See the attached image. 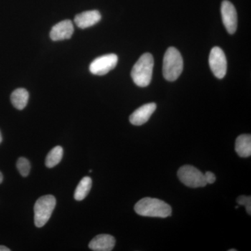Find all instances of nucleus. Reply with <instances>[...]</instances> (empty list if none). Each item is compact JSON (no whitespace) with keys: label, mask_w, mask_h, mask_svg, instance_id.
I'll list each match as a JSON object with an SVG mask.
<instances>
[{"label":"nucleus","mask_w":251,"mask_h":251,"mask_svg":"<svg viewBox=\"0 0 251 251\" xmlns=\"http://www.w3.org/2000/svg\"><path fill=\"white\" fill-rule=\"evenodd\" d=\"M74 32V24L70 20L61 21L51 29L50 37L52 41H62L69 39Z\"/></svg>","instance_id":"9"},{"label":"nucleus","mask_w":251,"mask_h":251,"mask_svg":"<svg viewBox=\"0 0 251 251\" xmlns=\"http://www.w3.org/2000/svg\"><path fill=\"white\" fill-rule=\"evenodd\" d=\"M134 209L138 215L148 217L164 219L172 214L171 206L157 198H143L135 204Z\"/></svg>","instance_id":"1"},{"label":"nucleus","mask_w":251,"mask_h":251,"mask_svg":"<svg viewBox=\"0 0 251 251\" xmlns=\"http://www.w3.org/2000/svg\"><path fill=\"white\" fill-rule=\"evenodd\" d=\"M204 175V178H205L206 184H214L216 181V176L214 173H211V172H206Z\"/></svg>","instance_id":"19"},{"label":"nucleus","mask_w":251,"mask_h":251,"mask_svg":"<svg viewBox=\"0 0 251 251\" xmlns=\"http://www.w3.org/2000/svg\"><path fill=\"white\" fill-rule=\"evenodd\" d=\"M118 57L115 54H108L100 56L92 61L90 71L94 75H103L108 74L116 67Z\"/></svg>","instance_id":"7"},{"label":"nucleus","mask_w":251,"mask_h":251,"mask_svg":"<svg viewBox=\"0 0 251 251\" xmlns=\"http://www.w3.org/2000/svg\"><path fill=\"white\" fill-rule=\"evenodd\" d=\"M237 202L239 205L245 206L246 209L249 215L251 214V196H239L237 199Z\"/></svg>","instance_id":"18"},{"label":"nucleus","mask_w":251,"mask_h":251,"mask_svg":"<svg viewBox=\"0 0 251 251\" xmlns=\"http://www.w3.org/2000/svg\"><path fill=\"white\" fill-rule=\"evenodd\" d=\"M101 19V15L97 10L84 11L76 15L74 18V22L77 27L80 29H86L92 27L98 23Z\"/></svg>","instance_id":"11"},{"label":"nucleus","mask_w":251,"mask_h":251,"mask_svg":"<svg viewBox=\"0 0 251 251\" xmlns=\"http://www.w3.org/2000/svg\"><path fill=\"white\" fill-rule=\"evenodd\" d=\"M221 16L226 30L230 34L235 33L237 28V13L230 1L224 0L221 4Z\"/></svg>","instance_id":"8"},{"label":"nucleus","mask_w":251,"mask_h":251,"mask_svg":"<svg viewBox=\"0 0 251 251\" xmlns=\"http://www.w3.org/2000/svg\"><path fill=\"white\" fill-rule=\"evenodd\" d=\"M9 248L4 247V246H0V251H10Z\"/></svg>","instance_id":"20"},{"label":"nucleus","mask_w":251,"mask_h":251,"mask_svg":"<svg viewBox=\"0 0 251 251\" xmlns=\"http://www.w3.org/2000/svg\"><path fill=\"white\" fill-rule=\"evenodd\" d=\"M153 57L150 53L143 54L133 66L131 75L133 82L140 87H148L152 78Z\"/></svg>","instance_id":"2"},{"label":"nucleus","mask_w":251,"mask_h":251,"mask_svg":"<svg viewBox=\"0 0 251 251\" xmlns=\"http://www.w3.org/2000/svg\"><path fill=\"white\" fill-rule=\"evenodd\" d=\"M64 150L61 146L54 147L50 151L46 158V166L49 168H54L62 161Z\"/></svg>","instance_id":"16"},{"label":"nucleus","mask_w":251,"mask_h":251,"mask_svg":"<svg viewBox=\"0 0 251 251\" xmlns=\"http://www.w3.org/2000/svg\"><path fill=\"white\" fill-rule=\"evenodd\" d=\"M235 151L239 156L248 158L251 155V135H239L236 140Z\"/></svg>","instance_id":"13"},{"label":"nucleus","mask_w":251,"mask_h":251,"mask_svg":"<svg viewBox=\"0 0 251 251\" xmlns=\"http://www.w3.org/2000/svg\"><path fill=\"white\" fill-rule=\"evenodd\" d=\"M2 141V137H1V132H0V143Z\"/></svg>","instance_id":"22"},{"label":"nucleus","mask_w":251,"mask_h":251,"mask_svg":"<svg viewBox=\"0 0 251 251\" xmlns=\"http://www.w3.org/2000/svg\"><path fill=\"white\" fill-rule=\"evenodd\" d=\"M235 208H236V209H238V208H239V206H236Z\"/></svg>","instance_id":"24"},{"label":"nucleus","mask_w":251,"mask_h":251,"mask_svg":"<svg viewBox=\"0 0 251 251\" xmlns=\"http://www.w3.org/2000/svg\"><path fill=\"white\" fill-rule=\"evenodd\" d=\"M115 246V237L110 234H99L89 244V248L94 251H110Z\"/></svg>","instance_id":"12"},{"label":"nucleus","mask_w":251,"mask_h":251,"mask_svg":"<svg viewBox=\"0 0 251 251\" xmlns=\"http://www.w3.org/2000/svg\"><path fill=\"white\" fill-rule=\"evenodd\" d=\"M16 166L18 171H19L20 174L22 175L23 176L25 177L28 176L30 172L31 166L30 163L28 161L27 158H24V157H21V158H18L17 163H16Z\"/></svg>","instance_id":"17"},{"label":"nucleus","mask_w":251,"mask_h":251,"mask_svg":"<svg viewBox=\"0 0 251 251\" xmlns=\"http://www.w3.org/2000/svg\"><path fill=\"white\" fill-rule=\"evenodd\" d=\"M209 64L214 75L217 78H224L227 72V59L221 48L215 46L211 49L209 54Z\"/></svg>","instance_id":"6"},{"label":"nucleus","mask_w":251,"mask_h":251,"mask_svg":"<svg viewBox=\"0 0 251 251\" xmlns=\"http://www.w3.org/2000/svg\"><path fill=\"white\" fill-rule=\"evenodd\" d=\"M177 175L181 182L188 187H204L207 184L202 172L189 165H185L180 168Z\"/></svg>","instance_id":"5"},{"label":"nucleus","mask_w":251,"mask_h":251,"mask_svg":"<svg viewBox=\"0 0 251 251\" xmlns=\"http://www.w3.org/2000/svg\"><path fill=\"white\" fill-rule=\"evenodd\" d=\"M29 93L25 89L18 88L14 90L11 95V101L18 110H23L27 105Z\"/></svg>","instance_id":"14"},{"label":"nucleus","mask_w":251,"mask_h":251,"mask_svg":"<svg viewBox=\"0 0 251 251\" xmlns=\"http://www.w3.org/2000/svg\"><path fill=\"white\" fill-rule=\"evenodd\" d=\"M92 180L90 176H85L81 179L74 193L75 201H81L87 197L92 188Z\"/></svg>","instance_id":"15"},{"label":"nucleus","mask_w":251,"mask_h":251,"mask_svg":"<svg viewBox=\"0 0 251 251\" xmlns=\"http://www.w3.org/2000/svg\"><path fill=\"white\" fill-rule=\"evenodd\" d=\"M3 181V175L1 174V172H0V184Z\"/></svg>","instance_id":"21"},{"label":"nucleus","mask_w":251,"mask_h":251,"mask_svg":"<svg viewBox=\"0 0 251 251\" xmlns=\"http://www.w3.org/2000/svg\"><path fill=\"white\" fill-rule=\"evenodd\" d=\"M156 109V104L154 103H147L135 110L130 115L129 120L130 123L135 126L145 125L148 122L150 117Z\"/></svg>","instance_id":"10"},{"label":"nucleus","mask_w":251,"mask_h":251,"mask_svg":"<svg viewBox=\"0 0 251 251\" xmlns=\"http://www.w3.org/2000/svg\"><path fill=\"white\" fill-rule=\"evenodd\" d=\"M56 206V199L52 195L42 196L34 204V224L37 227H42L50 219Z\"/></svg>","instance_id":"4"},{"label":"nucleus","mask_w":251,"mask_h":251,"mask_svg":"<svg viewBox=\"0 0 251 251\" xmlns=\"http://www.w3.org/2000/svg\"><path fill=\"white\" fill-rule=\"evenodd\" d=\"M229 251H237V250H236V249H230Z\"/></svg>","instance_id":"23"},{"label":"nucleus","mask_w":251,"mask_h":251,"mask_svg":"<svg viewBox=\"0 0 251 251\" xmlns=\"http://www.w3.org/2000/svg\"><path fill=\"white\" fill-rule=\"evenodd\" d=\"M184 62L181 54L177 49L170 47L163 57V77L168 81L177 80L183 72Z\"/></svg>","instance_id":"3"}]
</instances>
